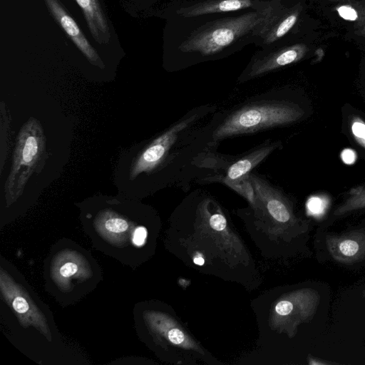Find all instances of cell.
Returning <instances> with one entry per match:
<instances>
[{"instance_id": "cell-17", "label": "cell", "mask_w": 365, "mask_h": 365, "mask_svg": "<svg viewBox=\"0 0 365 365\" xmlns=\"http://www.w3.org/2000/svg\"><path fill=\"white\" fill-rule=\"evenodd\" d=\"M351 130L356 141L365 148V121L354 117L351 121Z\"/></svg>"}, {"instance_id": "cell-7", "label": "cell", "mask_w": 365, "mask_h": 365, "mask_svg": "<svg viewBox=\"0 0 365 365\" xmlns=\"http://www.w3.org/2000/svg\"><path fill=\"white\" fill-rule=\"evenodd\" d=\"M46 143L41 123L30 118L16 138L11 167L4 185L7 207L21 197L30 178L43 168L48 158Z\"/></svg>"}, {"instance_id": "cell-24", "label": "cell", "mask_w": 365, "mask_h": 365, "mask_svg": "<svg viewBox=\"0 0 365 365\" xmlns=\"http://www.w3.org/2000/svg\"><path fill=\"white\" fill-rule=\"evenodd\" d=\"M309 364H312V365H315V364H319L320 365V364H327V363L325 362V361H319L317 359L316 361L315 359H309Z\"/></svg>"}, {"instance_id": "cell-9", "label": "cell", "mask_w": 365, "mask_h": 365, "mask_svg": "<svg viewBox=\"0 0 365 365\" xmlns=\"http://www.w3.org/2000/svg\"><path fill=\"white\" fill-rule=\"evenodd\" d=\"M307 51L306 45L297 43L257 57L251 61L237 81L245 83L297 62L306 55Z\"/></svg>"}, {"instance_id": "cell-13", "label": "cell", "mask_w": 365, "mask_h": 365, "mask_svg": "<svg viewBox=\"0 0 365 365\" xmlns=\"http://www.w3.org/2000/svg\"><path fill=\"white\" fill-rule=\"evenodd\" d=\"M253 0H206L177 9V14L185 18L205 14L235 11L252 7Z\"/></svg>"}, {"instance_id": "cell-16", "label": "cell", "mask_w": 365, "mask_h": 365, "mask_svg": "<svg viewBox=\"0 0 365 365\" xmlns=\"http://www.w3.org/2000/svg\"><path fill=\"white\" fill-rule=\"evenodd\" d=\"M11 123V116L7 110L6 106L4 105V102H1V132L5 134V144L4 147L1 149V168L3 169V163L4 160L6 159L7 155L9 153V130Z\"/></svg>"}, {"instance_id": "cell-14", "label": "cell", "mask_w": 365, "mask_h": 365, "mask_svg": "<svg viewBox=\"0 0 365 365\" xmlns=\"http://www.w3.org/2000/svg\"><path fill=\"white\" fill-rule=\"evenodd\" d=\"M298 15L297 10H291L282 14L275 11L259 34L264 43H272L287 34L296 24Z\"/></svg>"}, {"instance_id": "cell-12", "label": "cell", "mask_w": 365, "mask_h": 365, "mask_svg": "<svg viewBox=\"0 0 365 365\" xmlns=\"http://www.w3.org/2000/svg\"><path fill=\"white\" fill-rule=\"evenodd\" d=\"M81 8L86 24L94 40L107 45L111 40L109 23L99 0H75Z\"/></svg>"}, {"instance_id": "cell-5", "label": "cell", "mask_w": 365, "mask_h": 365, "mask_svg": "<svg viewBox=\"0 0 365 365\" xmlns=\"http://www.w3.org/2000/svg\"><path fill=\"white\" fill-rule=\"evenodd\" d=\"M1 295L5 304L6 319H16L17 334L21 331H33L36 340L53 344L62 343L52 313L36 296L20 273L6 260L1 258ZM29 335V334H28ZM28 337V336H27Z\"/></svg>"}, {"instance_id": "cell-25", "label": "cell", "mask_w": 365, "mask_h": 365, "mask_svg": "<svg viewBox=\"0 0 365 365\" xmlns=\"http://www.w3.org/2000/svg\"><path fill=\"white\" fill-rule=\"evenodd\" d=\"M359 34H360V35L365 36V22L364 23V25L361 27V29L359 31Z\"/></svg>"}, {"instance_id": "cell-23", "label": "cell", "mask_w": 365, "mask_h": 365, "mask_svg": "<svg viewBox=\"0 0 365 365\" xmlns=\"http://www.w3.org/2000/svg\"><path fill=\"white\" fill-rule=\"evenodd\" d=\"M193 262L195 264H197V265H203L205 263V260H204L203 257H202V256H200V255L195 256V257L193 259Z\"/></svg>"}, {"instance_id": "cell-15", "label": "cell", "mask_w": 365, "mask_h": 365, "mask_svg": "<svg viewBox=\"0 0 365 365\" xmlns=\"http://www.w3.org/2000/svg\"><path fill=\"white\" fill-rule=\"evenodd\" d=\"M365 207V186H359L349 192V197L334 212L336 216Z\"/></svg>"}, {"instance_id": "cell-3", "label": "cell", "mask_w": 365, "mask_h": 365, "mask_svg": "<svg viewBox=\"0 0 365 365\" xmlns=\"http://www.w3.org/2000/svg\"><path fill=\"white\" fill-rule=\"evenodd\" d=\"M304 114L298 104L283 98L280 91H269L212 115L210 142L216 148L222 140L287 125L300 120Z\"/></svg>"}, {"instance_id": "cell-18", "label": "cell", "mask_w": 365, "mask_h": 365, "mask_svg": "<svg viewBox=\"0 0 365 365\" xmlns=\"http://www.w3.org/2000/svg\"><path fill=\"white\" fill-rule=\"evenodd\" d=\"M307 207L311 214L320 215L325 210L326 203L322 198L315 196L309 198L307 201Z\"/></svg>"}, {"instance_id": "cell-2", "label": "cell", "mask_w": 365, "mask_h": 365, "mask_svg": "<svg viewBox=\"0 0 365 365\" xmlns=\"http://www.w3.org/2000/svg\"><path fill=\"white\" fill-rule=\"evenodd\" d=\"M78 206L83 228L92 246L134 268L148 236L141 220L143 205L137 199L121 195L94 196Z\"/></svg>"}, {"instance_id": "cell-4", "label": "cell", "mask_w": 365, "mask_h": 365, "mask_svg": "<svg viewBox=\"0 0 365 365\" xmlns=\"http://www.w3.org/2000/svg\"><path fill=\"white\" fill-rule=\"evenodd\" d=\"M43 274L45 289L63 307L81 299L103 279L91 252L69 239H61L51 247Z\"/></svg>"}, {"instance_id": "cell-22", "label": "cell", "mask_w": 365, "mask_h": 365, "mask_svg": "<svg viewBox=\"0 0 365 365\" xmlns=\"http://www.w3.org/2000/svg\"><path fill=\"white\" fill-rule=\"evenodd\" d=\"M341 159L346 164H351L356 160V154L354 150L346 149L341 153Z\"/></svg>"}, {"instance_id": "cell-10", "label": "cell", "mask_w": 365, "mask_h": 365, "mask_svg": "<svg viewBox=\"0 0 365 365\" xmlns=\"http://www.w3.org/2000/svg\"><path fill=\"white\" fill-rule=\"evenodd\" d=\"M49 13L88 62L104 68L105 64L96 50L88 41L81 28L70 16L60 0H43Z\"/></svg>"}, {"instance_id": "cell-20", "label": "cell", "mask_w": 365, "mask_h": 365, "mask_svg": "<svg viewBox=\"0 0 365 365\" xmlns=\"http://www.w3.org/2000/svg\"><path fill=\"white\" fill-rule=\"evenodd\" d=\"M339 16L349 21H355L358 18L356 11L350 6H341L337 9Z\"/></svg>"}, {"instance_id": "cell-1", "label": "cell", "mask_w": 365, "mask_h": 365, "mask_svg": "<svg viewBox=\"0 0 365 365\" xmlns=\"http://www.w3.org/2000/svg\"><path fill=\"white\" fill-rule=\"evenodd\" d=\"M216 106L194 108L168 128L124 151L114 181L122 195L138 199L171 185L187 187L208 175L204 162L210 145V121Z\"/></svg>"}, {"instance_id": "cell-6", "label": "cell", "mask_w": 365, "mask_h": 365, "mask_svg": "<svg viewBox=\"0 0 365 365\" xmlns=\"http://www.w3.org/2000/svg\"><path fill=\"white\" fill-rule=\"evenodd\" d=\"M275 12L272 5L240 16L207 22L192 31L180 44L184 53L209 56L220 52L250 33L259 34Z\"/></svg>"}, {"instance_id": "cell-21", "label": "cell", "mask_w": 365, "mask_h": 365, "mask_svg": "<svg viewBox=\"0 0 365 365\" xmlns=\"http://www.w3.org/2000/svg\"><path fill=\"white\" fill-rule=\"evenodd\" d=\"M168 338L174 344L180 345L185 341L184 334L178 329H171L167 333Z\"/></svg>"}, {"instance_id": "cell-19", "label": "cell", "mask_w": 365, "mask_h": 365, "mask_svg": "<svg viewBox=\"0 0 365 365\" xmlns=\"http://www.w3.org/2000/svg\"><path fill=\"white\" fill-rule=\"evenodd\" d=\"M209 224L214 230L222 231L225 229L227 221L222 214L215 213L210 217Z\"/></svg>"}, {"instance_id": "cell-8", "label": "cell", "mask_w": 365, "mask_h": 365, "mask_svg": "<svg viewBox=\"0 0 365 365\" xmlns=\"http://www.w3.org/2000/svg\"><path fill=\"white\" fill-rule=\"evenodd\" d=\"M281 146V141L269 139L250 150L232 158L216 154L215 150H211L205 163L210 174L200 182H222L246 197L251 203L253 200V190L250 174Z\"/></svg>"}, {"instance_id": "cell-11", "label": "cell", "mask_w": 365, "mask_h": 365, "mask_svg": "<svg viewBox=\"0 0 365 365\" xmlns=\"http://www.w3.org/2000/svg\"><path fill=\"white\" fill-rule=\"evenodd\" d=\"M327 248L331 257L343 264H352L365 259V231L352 230L326 237Z\"/></svg>"}]
</instances>
